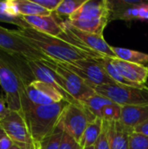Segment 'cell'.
Returning a JSON list of instances; mask_svg holds the SVG:
<instances>
[{"label":"cell","instance_id":"1","mask_svg":"<svg viewBox=\"0 0 148 149\" xmlns=\"http://www.w3.org/2000/svg\"><path fill=\"white\" fill-rule=\"evenodd\" d=\"M14 31L44 56L58 62L103 58L99 53L83 46L65 32L60 36H52L32 28H18Z\"/></svg>","mask_w":148,"mask_h":149},{"label":"cell","instance_id":"2","mask_svg":"<svg viewBox=\"0 0 148 149\" xmlns=\"http://www.w3.org/2000/svg\"><path fill=\"white\" fill-rule=\"evenodd\" d=\"M34 78L24 58L0 51V85L10 111L20 113L26 86Z\"/></svg>","mask_w":148,"mask_h":149},{"label":"cell","instance_id":"3","mask_svg":"<svg viewBox=\"0 0 148 149\" xmlns=\"http://www.w3.org/2000/svg\"><path fill=\"white\" fill-rule=\"evenodd\" d=\"M68 104L63 100L48 106H35L28 100L26 94L24 96L20 113L26 122L34 148L58 127Z\"/></svg>","mask_w":148,"mask_h":149},{"label":"cell","instance_id":"4","mask_svg":"<svg viewBox=\"0 0 148 149\" xmlns=\"http://www.w3.org/2000/svg\"><path fill=\"white\" fill-rule=\"evenodd\" d=\"M94 90L121 107L148 104L147 84L139 86L110 84L96 86Z\"/></svg>","mask_w":148,"mask_h":149},{"label":"cell","instance_id":"5","mask_svg":"<svg viewBox=\"0 0 148 149\" xmlns=\"http://www.w3.org/2000/svg\"><path fill=\"white\" fill-rule=\"evenodd\" d=\"M39 61L56 72V73L60 77L65 91L77 103L80 104L96 93L92 86L76 73L62 65L60 62L48 57L39 59Z\"/></svg>","mask_w":148,"mask_h":149},{"label":"cell","instance_id":"6","mask_svg":"<svg viewBox=\"0 0 148 149\" xmlns=\"http://www.w3.org/2000/svg\"><path fill=\"white\" fill-rule=\"evenodd\" d=\"M62 65L76 73L93 88L115 84L108 76L99 58H85L74 62H60Z\"/></svg>","mask_w":148,"mask_h":149},{"label":"cell","instance_id":"7","mask_svg":"<svg viewBox=\"0 0 148 149\" xmlns=\"http://www.w3.org/2000/svg\"><path fill=\"white\" fill-rule=\"evenodd\" d=\"M95 118L81 104L69 103L64 111L59 126L65 133L79 142L88 124Z\"/></svg>","mask_w":148,"mask_h":149},{"label":"cell","instance_id":"8","mask_svg":"<svg viewBox=\"0 0 148 149\" xmlns=\"http://www.w3.org/2000/svg\"><path fill=\"white\" fill-rule=\"evenodd\" d=\"M0 127L15 145L22 149H34L28 127L20 113L10 111L4 117L0 118Z\"/></svg>","mask_w":148,"mask_h":149},{"label":"cell","instance_id":"9","mask_svg":"<svg viewBox=\"0 0 148 149\" xmlns=\"http://www.w3.org/2000/svg\"><path fill=\"white\" fill-rule=\"evenodd\" d=\"M59 24L62 27L63 32L70 36L83 46L99 53L102 57L117 58L113 50V46L108 45L103 35L93 34L79 30L71 25L66 19L59 22Z\"/></svg>","mask_w":148,"mask_h":149},{"label":"cell","instance_id":"10","mask_svg":"<svg viewBox=\"0 0 148 149\" xmlns=\"http://www.w3.org/2000/svg\"><path fill=\"white\" fill-rule=\"evenodd\" d=\"M0 51L10 55L22 57L28 59L39 60L46 58L43 53L30 45L21 38L14 30H10L0 25Z\"/></svg>","mask_w":148,"mask_h":149},{"label":"cell","instance_id":"11","mask_svg":"<svg viewBox=\"0 0 148 149\" xmlns=\"http://www.w3.org/2000/svg\"><path fill=\"white\" fill-rule=\"evenodd\" d=\"M28 100L35 106H48L65 100L53 86L39 80H33L25 87Z\"/></svg>","mask_w":148,"mask_h":149},{"label":"cell","instance_id":"12","mask_svg":"<svg viewBox=\"0 0 148 149\" xmlns=\"http://www.w3.org/2000/svg\"><path fill=\"white\" fill-rule=\"evenodd\" d=\"M24 59L26 61V64H27L33 78H34V80H39V81H42L44 83H46V84L53 86L64 96L65 101H67L68 103L79 104V103H77L67 93L60 77L56 73L55 71H53L51 67L43 64L39 60L28 59V58H24Z\"/></svg>","mask_w":148,"mask_h":149},{"label":"cell","instance_id":"13","mask_svg":"<svg viewBox=\"0 0 148 149\" xmlns=\"http://www.w3.org/2000/svg\"><path fill=\"white\" fill-rule=\"evenodd\" d=\"M112 8L108 0H85L82 6L68 19H97L111 17Z\"/></svg>","mask_w":148,"mask_h":149},{"label":"cell","instance_id":"14","mask_svg":"<svg viewBox=\"0 0 148 149\" xmlns=\"http://www.w3.org/2000/svg\"><path fill=\"white\" fill-rule=\"evenodd\" d=\"M111 61L120 74L137 86L147 85L148 67L147 65L127 62L118 58H111Z\"/></svg>","mask_w":148,"mask_h":149},{"label":"cell","instance_id":"15","mask_svg":"<svg viewBox=\"0 0 148 149\" xmlns=\"http://www.w3.org/2000/svg\"><path fill=\"white\" fill-rule=\"evenodd\" d=\"M111 149H129V138L133 129L127 127L120 120L104 121Z\"/></svg>","mask_w":148,"mask_h":149},{"label":"cell","instance_id":"16","mask_svg":"<svg viewBox=\"0 0 148 149\" xmlns=\"http://www.w3.org/2000/svg\"><path fill=\"white\" fill-rule=\"evenodd\" d=\"M23 18L31 28L38 31L52 36H60L63 33L62 27L53 14L50 16H25Z\"/></svg>","mask_w":148,"mask_h":149},{"label":"cell","instance_id":"17","mask_svg":"<svg viewBox=\"0 0 148 149\" xmlns=\"http://www.w3.org/2000/svg\"><path fill=\"white\" fill-rule=\"evenodd\" d=\"M148 120V104L121 107L120 121L134 130L136 127Z\"/></svg>","mask_w":148,"mask_h":149},{"label":"cell","instance_id":"18","mask_svg":"<svg viewBox=\"0 0 148 149\" xmlns=\"http://www.w3.org/2000/svg\"><path fill=\"white\" fill-rule=\"evenodd\" d=\"M0 22L14 24L18 28H31L19 15L14 0L0 1Z\"/></svg>","mask_w":148,"mask_h":149},{"label":"cell","instance_id":"19","mask_svg":"<svg viewBox=\"0 0 148 149\" xmlns=\"http://www.w3.org/2000/svg\"><path fill=\"white\" fill-rule=\"evenodd\" d=\"M73 27L93 34L103 35V32L110 21L108 17L97 18V19H66Z\"/></svg>","mask_w":148,"mask_h":149},{"label":"cell","instance_id":"20","mask_svg":"<svg viewBox=\"0 0 148 149\" xmlns=\"http://www.w3.org/2000/svg\"><path fill=\"white\" fill-rule=\"evenodd\" d=\"M103 124V120L99 117H96L88 124L79 141V144L83 148L94 146L102 133Z\"/></svg>","mask_w":148,"mask_h":149},{"label":"cell","instance_id":"21","mask_svg":"<svg viewBox=\"0 0 148 149\" xmlns=\"http://www.w3.org/2000/svg\"><path fill=\"white\" fill-rule=\"evenodd\" d=\"M17 10L21 17L25 16H50L51 12L36 3L33 0H14Z\"/></svg>","mask_w":148,"mask_h":149},{"label":"cell","instance_id":"22","mask_svg":"<svg viewBox=\"0 0 148 149\" xmlns=\"http://www.w3.org/2000/svg\"><path fill=\"white\" fill-rule=\"evenodd\" d=\"M113 50L116 57L120 59L138 65H143L147 66L148 65V54L147 53L116 46H113Z\"/></svg>","mask_w":148,"mask_h":149},{"label":"cell","instance_id":"23","mask_svg":"<svg viewBox=\"0 0 148 149\" xmlns=\"http://www.w3.org/2000/svg\"><path fill=\"white\" fill-rule=\"evenodd\" d=\"M112 103L113 102L111 101L108 98L95 93L93 95H92L80 104L84 106L86 109H88L95 117L100 118V114L103 108Z\"/></svg>","mask_w":148,"mask_h":149},{"label":"cell","instance_id":"24","mask_svg":"<svg viewBox=\"0 0 148 149\" xmlns=\"http://www.w3.org/2000/svg\"><path fill=\"white\" fill-rule=\"evenodd\" d=\"M99 61L101 63L102 66L104 67L105 71L106 72V73L108 74V76L111 78V79L115 83V84H119V85H125V86H139L137 85H135L134 83L129 81L128 79H126V78H124L120 72L115 68V66L113 65L112 61H111V58L108 57H103L99 58Z\"/></svg>","mask_w":148,"mask_h":149},{"label":"cell","instance_id":"25","mask_svg":"<svg viewBox=\"0 0 148 149\" xmlns=\"http://www.w3.org/2000/svg\"><path fill=\"white\" fill-rule=\"evenodd\" d=\"M85 1V0H62L52 14L55 17H66V19H68L82 6Z\"/></svg>","mask_w":148,"mask_h":149},{"label":"cell","instance_id":"26","mask_svg":"<svg viewBox=\"0 0 148 149\" xmlns=\"http://www.w3.org/2000/svg\"><path fill=\"white\" fill-rule=\"evenodd\" d=\"M63 134L64 130L58 124V127L40 143L35 146L34 149H59Z\"/></svg>","mask_w":148,"mask_h":149},{"label":"cell","instance_id":"27","mask_svg":"<svg viewBox=\"0 0 148 149\" xmlns=\"http://www.w3.org/2000/svg\"><path fill=\"white\" fill-rule=\"evenodd\" d=\"M120 117H121V106L116 103H112L105 107L100 114V118L103 120V121H107V122L120 120Z\"/></svg>","mask_w":148,"mask_h":149},{"label":"cell","instance_id":"28","mask_svg":"<svg viewBox=\"0 0 148 149\" xmlns=\"http://www.w3.org/2000/svg\"><path fill=\"white\" fill-rule=\"evenodd\" d=\"M129 149H148V136L133 131L129 138Z\"/></svg>","mask_w":148,"mask_h":149},{"label":"cell","instance_id":"29","mask_svg":"<svg viewBox=\"0 0 148 149\" xmlns=\"http://www.w3.org/2000/svg\"><path fill=\"white\" fill-rule=\"evenodd\" d=\"M59 149H83L79 142L64 131Z\"/></svg>","mask_w":148,"mask_h":149},{"label":"cell","instance_id":"30","mask_svg":"<svg viewBox=\"0 0 148 149\" xmlns=\"http://www.w3.org/2000/svg\"><path fill=\"white\" fill-rule=\"evenodd\" d=\"M94 148H95V149H111V146H110L108 136H107V133H106V130L104 127V124H103L102 133H101L100 136L99 137L98 141H96V143L94 144Z\"/></svg>","mask_w":148,"mask_h":149},{"label":"cell","instance_id":"31","mask_svg":"<svg viewBox=\"0 0 148 149\" xmlns=\"http://www.w3.org/2000/svg\"><path fill=\"white\" fill-rule=\"evenodd\" d=\"M33 1L36 3L46 9L47 10H49L50 12L53 13L57 10L62 0H33Z\"/></svg>","mask_w":148,"mask_h":149},{"label":"cell","instance_id":"32","mask_svg":"<svg viewBox=\"0 0 148 149\" xmlns=\"http://www.w3.org/2000/svg\"><path fill=\"white\" fill-rule=\"evenodd\" d=\"M9 112H10V110L7 106L5 96L1 94V96H0V118L4 117Z\"/></svg>","mask_w":148,"mask_h":149},{"label":"cell","instance_id":"33","mask_svg":"<svg viewBox=\"0 0 148 149\" xmlns=\"http://www.w3.org/2000/svg\"><path fill=\"white\" fill-rule=\"evenodd\" d=\"M13 145V141L7 135L0 139V149H10Z\"/></svg>","mask_w":148,"mask_h":149},{"label":"cell","instance_id":"34","mask_svg":"<svg viewBox=\"0 0 148 149\" xmlns=\"http://www.w3.org/2000/svg\"><path fill=\"white\" fill-rule=\"evenodd\" d=\"M133 131L140 133V134H143L148 136V120H146L145 122L141 123L140 125H139L138 127H136Z\"/></svg>","mask_w":148,"mask_h":149},{"label":"cell","instance_id":"35","mask_svg":"<svg viewBox=\"0 0 148 149\" xmlns=\"http://www.w3.org/2000/svg\"><path fill=\"white\" fill-rule=\"evenodd\" d=\"M3 136H5V134H4V132H3V130L0 127V139L3 138Z\"/></svg>","mask_w":148,"mask_h":149},{"label":"cell","instance_id":"36","mask_svg":"<svg viewBox=\"0 0 148 149\" xmlns=\"http://www.w3.org/2000/svg\"><path fill=\"white\" fill-rule=\"evenodd\" d=\"M10 149H22V148H21L20 147H18V146H17V145H15V144H14V145H13V146H12V147H11Z\"/></svg>","mask_w":148,"mask_h":149},{"label":"cell","instance_id":"37","mask_svg":"<svg viewBox=\"0 0 148 149\" xmlns=\"http://www.w3.org/2000/svg\"><path fill=\"white\" fill-rule=\"evenodd\" d=\"M83 149H95L94 146H91V147H87V148H84Z\"/></svg>","mask_w":148,"mask_h":149},{"label":"cell","instance_id":"38","mask_svg":"<svg viewBox=\"0 0 148 149\" xmlns=\"http://www.w3.org/2000/svg\"><path fill=\"white\" fill-rule=\"evenodd\" d=\"M147 67H148V65H147Z\"/></svg>","mask_w":148,"mask_h":149}]
</instances>
